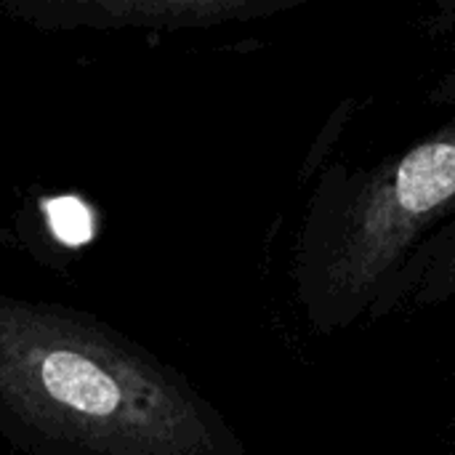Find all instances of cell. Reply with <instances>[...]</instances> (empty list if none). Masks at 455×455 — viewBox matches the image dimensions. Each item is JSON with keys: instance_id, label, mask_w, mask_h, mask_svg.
<instances>
[{"instance_id": "obj_1", "label": "cell", "mask_w": 455, "mask_h": 455, "mask_svg": "<svg viewBox=\"0 0 455 455\" xmlns=\"http://www.w3.org/2000/svg\"><path fill=\"white\" fill-rule=\"evenodd\" d=\"M0 440L27 455H248L176 368L85 312L5 293Z\"/></svg>"}, {"instance_id": "obj_2", "label": "cell", "mask_w": 455, "mask_h": 455, "mask_svg": "<svg viewBox=\"0 0 455 455\" xmlns=\"http://www.w3.org/2000/svg\"><path fill=\"white\" fill-rule=\"evenodd\" d=\"M455 216V112L371 168L328 165L304 208L291 283L307 325L376 323L419 248Z\"/></svg>"}, {"instance_id": "obj_3", "label": "cell", "mask_w": 455, "mask_h": 455, "mask_svg": "<svg viewBox=\"0 0 455 455\" xmlns=\"http://www.w3.org/2000/svg\"><path fill=\"white\" fill-rule=\"evenodd\" d=\"M304 0H3L11 19L45 29H200L269 19Z\"/></svg>"}, {"instance_id": "obj_4", "label": "cell", "mask_w": 455, "mask_h": 455, "mask_svg": "<svg viewBox=\"0 0 455 455\" xmlns=\"http://www.w3.org/2000/svg\"><path fill=\"white\" fill-rule=\"evenodd\" d=\"M455 299V216L411 259L389 291L376 323L403 309H432Z\"/></svg>"}, {"instance_id": "obj_5", "label": "cell", "mask_w": 455, "mask_h": 455, "mask_svg": "<svg viewBox=\"0 0 455 455\" xmlns=\"http://www.w3.org/2000/svg\"><path fill=\"white\" fill-rule=\"evenodd\" d=\"M429 101L435 107H445L451 109V115L455 112V59L453 64L443 72V77H437V83L429 91Z\"/></svg>"}, {"instance_id": "obj_6", "label": "cell", "mask_w": 455, "mask_h": 455, "mask_svg": "<svg viewBox=\"0 0 455 455\" xmlns=\"http://www.w3.org/2000/svg\"><path fill=\"white\" fill-rule=\"evenodd\" d=\"M0 243H11V235H8V229L0 224Z\"/></svg>"}]
</instances>
